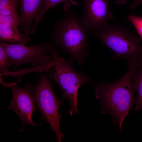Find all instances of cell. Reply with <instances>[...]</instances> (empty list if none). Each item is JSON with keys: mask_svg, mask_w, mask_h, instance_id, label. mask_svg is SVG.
<instances>
[{"mask_svg": "<svg viewBox=\"0 0 142 142\" xmlns=\"http://www.w3.org/2000/svg\"><path fill=\"white\" fill-rule=\"evenodd\" d=\"M0 44L6 51L13 71L24 64H29L33 67L44 66L55 58L48 43L42 42L29 47L1 41Z\"/></svg>", "mask_w": 142, "mask_h": 142, "instance_id": "cell-6", "label": "cell"}, {"mask_svg": "<svg viewBox=\"0 0 142 142\" xmlns=\"http://www.w3.org/2000/svg\"><path fill=\"white\" fill-rule=\"evenodd\" d=\"M6 85L11 89L13 98L8 110H11L16 113L20 119L22 126L19 132H23V127L27 124L32 126L41 125L34 124L32 119V115L37 109L33 98L32 86L29 83L22 88L17 85V82L8 83Z\"/></svg>", "mask_w": 142, "mask_h": 142, "instance_id": "cell-7", "label": "cell"}, {"mask_svg": "<svg viewBox=\"0 0 142 142\" xmlns=\"http://www.w3.org/2000/svg\"><path fill=\"white\" fill-rule=\"evenodd\" d=\"M0 41L11 43L28 44L31 41L29 35L22 34L18 27L0 28Z\"/></svg>", "mask_w": 142, "mask_h": 142, "instance_id": "cell-10", "label": "cell"}, {"mask_svg": "<svg viewBox=\"0 0 142 142\" xmlns=\"http://www.w3.org/2000/svg\"><path fill=\"white\" fill-rule=\"evenodd\" d=\"M11 66L6 51L2 45L0 44V72L3 75H8L10 72L8 69Z\"/></svg>", "mask_w": 142, "mask_h": 142, "instance_id": "cell-15", "label": "cell"}, {"mask_svg": "<svg viewBox=\"0 0 142 142\" xmlns=\"http://www.w3.org/2000/svg\"><path fill=\"white\" fill-rule=\"evenodd\" d=\"M83 13L80 18L90 33L103 26L113 16L109 7L110 0H82Z\"/></svg>", "mask_w": 142, "mask_h": 142, "instance_id": "cell-8", "label": "cell"}, {"mask_svg": "<svg viewBox=\"0 0 142 142\" xmlns=\"http://www.w3.org/2000/svg\"><path fill=\"white\" fill-rule=\"evenodd\" d=\"M133 79L132 87L136 90L138 94L136 100V105L134 109L138 110L142 109V61L140 67L134 73Z\"/></svg>", "mask_w": 142, "mask_h": 142, "instance_id": "cell-12", "label": "cell"}, {"mask_svg": "<svg viewBox=\"0 0 142 142\" xmlns=\"http://www.w3.org/2000/svg\"><path fill=\"white\" fill-rule=\"evenodd\" d=\"M141 61L128 63L127 72L112 83L104 82L92 83L95 87L96 98L99 100L103 114H109L114 118L113 122L118 123L121 132L123 131V121L129 110L136 101L132 80L140 67Z\"/></svg>", "mask_w": 142, "mask_h": 142, "instance_id": "cell-1", "label": "cell"}, {"mask_svg": "<svg viewBox=\"0 0 142 142\" xmlns=\"http://www.w3.org/2000/svg\"><path fill=\"white\" fill-rule=\"evenodd\" d=\"M94 35L114 53L112 59H123L128 63L142 60L141 39L124 27L107 22Z\"/></svg>", "mask_w": 142, "mask_h": 142, "instance_id": "cell-3", "label": "cell"}, {"mask_svg": "<svg viewBox=\"0 0 142 142\" xmlns=\"http://www.w3.org/2000/svg\"><path fill=\"white\" fill-rule=\"evenodd\" d=\"M127 0H116L115 3L117 4H125L127 3Z\"/></svg>", "mask_w": 142, "mask_h": 142, "instance_id": "cell-18", "label": "cell"}, {"mask_svg": "<svg viewBox=\"0 0 142 142\" xmlns=\"http://www.w3.org/2000/svg\"><path fill=\"white\" fill-rule=\"evenodd\" d=\"M73 60H63L58 63L52 69L48 77L54 81L61 90L62 98H67L70 104L69 114H79L78 109V89L86 82H93L90 77L84 73L76 71L73 66Z\"/></svg>", "mask_w": 142, "mask_h": 142, "instance_id": "cell-5", "label": "cell"}, {"mask_svg": "<svg viewBox=\"0 0 142 142\" xmlns=\"http://www.w3.org/2000/svg\"><path fill=\"white\" fill-rule=\"evenodd\" d=\"M32 89L34 100L42 114V120L49 123L50 130L54 131L57 141L60 142L64 135L59 127L62 114L58 113V110L65 99L57 98L53 89L51 80L42 72L38 84L32 86Z\"/></svg>", "mask_w": 142, "mask_h": 142, "instance_id": "cell-4", "label": "cell"}, {"mask_svg": "<svg viewBox=\"0 0 142 142\" xmlns=\"http://www.w3.org/2000/svg\"><path fill=\"white\" fill-rule=\"evenodd\" d=\"M142 3V0H135L133 3L130 5L129 8L131 9H135L139 5Z\"/></svg>", "mask_w": 142, "mask_h": 142, "instance_id": "cell-17", "label": "cell"}, {"mask_svg": "<svg viewBox=\"0 0 142 142\" xmlns=\"http://www.w3.org/2000/svg\"><path fill=\"white\" fill-rule=\"evenodd\" d=\"M19 1L21 29L24 33L30 35L32 22L40 11L44 0H20Z\"/></svg>", "mask_w": 142, "mask_h": 142, "instance_id": "cell-9", "label": "cell"}, {"mask_svg": "<svg viewBox=\"0 0 142 142\" xmlns=\"http://www.w3.org/2000/svg\"><path fill=\"white\" fill-rule=\"evenodd\" d=\"M62 3L64 4L63 8L65 11L68 10L71 6H75L78 4L77 2L73 0H44L40 11L35 19V23L31 28V32H35L38 25L47 11Z\"/></svg>", "mask_w": 142, "mask_h": 142, "instance_id": "cell-11", "label": "cell"}, {"mask_svg": "<svg viewBox=\"0 0 142 142\" xmlns=\"http://www.w3.org/2000/svg\"><path fill=\"white\" fill-rule=\"evenodd\" d=\"M20 1L18 0H0V15L8 16L17 14Z\"/></svg>", "mask_w": 142, "mask_h": 142, "instance_id": "cell-13", "label": "cell"}, {"mask_svg": "<svg viewBox=\"0 0 142 142\" xmlns=\"http://www.w3.org/2000/svg\"><path fill=\"white\" fill-rule=\"evenodd\" d=\"M21 23V17L18 13L6 16L0 15V28L18 27Z\"/></svg>", "mask_w": 142, "mask_h": 142, "instance_id": "cell-14", "label": "cell"}, {"mask_svg": "<svg viewBox=\"0 0 142 142\" xmlns=\"http://www.w3.org/2000/svg\"><path fill=\"white\" fill-rule=\"evenodd\" d=\"M52 37L55 44L70 59L76 60L81 67L89 55L88 36L90 33L80 18L70 11L54 25Z\"/></svg>", "mask_w": 142, "mask_h": 142, "instance_id": "cell-2", "label": "cell"}, {"mask_svg": "<svg viewBox=\"0 0 142 142\" xmlns=\"http://www.w3.org/2000/svg\"><path fill=\"white\" fill-rule=\"evenodd\" d=\"M127 18L135 27L140 38L142 39V17H137L132 14L129 16Z\"/></svg>", "mask_w": 142, "mask_h": 142, "instance_id": "cell-16", "label": "cell"}]
</instances>
